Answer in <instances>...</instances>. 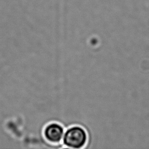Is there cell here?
<instances>
[{
    "label": "cell",
    "instance_id": "2",
    "mask_svg": "<svg viewBox=\"0 0 149 149\" xmlns=\"http://www.w3.org/2000/svg\"><path fill=\"white\" fill-rule=\"evenodd\" d=\"M63 131V129L61 126L56 124H52L47 127L45 134L49 141L58 142L62 138Z\"/></svg>",
    "mask_w": 149,
    "mask_h": 149
},
{
    "label": "cell",
    "instance_id": "1",
    "mask_svg": "<svg viewBox=\"0 0 149 149\" xmlns=\"http://www.w3.org/2000/svg\"><path fill=\"white\" fill-rule=\"evenodd\" d=\"M87 140L86 133L81 128L74 127L68 129L64 137V143L69 147L79 148L85 145Z\"/></svg>",
    "mask_w": 149,
    "mask_h": 149
}]
</instances>
